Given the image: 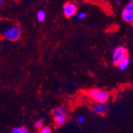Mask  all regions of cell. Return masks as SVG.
Wrapping results in <instances>:
<instances>
[{
	"instance_id": "obj_1",
	"label": "cell",
	"mask_w": 133,
	"mask_h": 133,
	"mask_svg": "<svg viewBox=\"0 0 133 133\" xmlns=\"http://www.w3.org/2000/svg\"><path fill=\"white\" fill-rule=\"evenodd\" d=\"M0 36L15 42L21 37V29L19 25L12 20L0 19Z\"/></svg>"
},
{
	"instance_id": "obj_2",
	"label": "cell",
	"mask_w": 133,
	"mask_h": 133,
	"mask_svg": "<svg viewBox=\"0 0 133 133\" xmlns=\"http://www.w3.org/2000/svg\"><path fill=\"white\" fill-rule=\"evenodd\" d=\"M88 95L96 103H104L109 101L110 94L104 90L99 89H91L88 91Z\"/></svg>"
},
{
	"instance_id": "obj_3",
	"label": "cell",
	"mask_w": 133,
	"mask_h": 133,
	"mask_svg": "<svg viewBox=\"0 0 133 133\" xmlns=\"http://www.w3.org/2000/svg\"><path fill=\"white\" fill-rule=\"evenodd\" d=\"M129 52L124 46L119 45L112 49L111 52V58L113 64L117 65L121 60L129 57Z\"/></svg>"
},
{
	"instance_id": "obj_4",
	"label": "cell",
	"mask_w": 133,
	"mask_h": 133,
	"mask_svg": "<svg viewBox=\"0 0 133 133\" xmlns=\"http://www.w3.org/2000/svg\"><path fill=\"white\" fill-rule=\"evenodd\" d=\"M77 7L75 3L72 2H67L63 5V12L65 16L67 18L72 17L75 15L77 13Z\"/></svg>"
},
{
	"instance_id": "obj_5",
	"label": "cell",
	"mask_w": 133,
	"mask_h": 133,
	"mask_svg": "<svg viewBox=\"0 0 133 133\" xmlns=\"http://www.w3.org/2000/svg\"><path fill=\"white\" fill-rule=\"evenodd\" d=\"M109 105L107 103H96L92 105V110L94 112L98 115H104L107 113Z\"/></svg>"
},
{
	"instance_id": "obj_6",
	"label": "cell",
	"mask_w": 133,
	"mask_h": 133,
	"mask_svg": "<svg viewBox=\"0 0 133 133\" xmlns=\"http://www.w3.org/2000/svg\"><path fill=\"white\" fill-rule=\"evenodd\" d=\"M63 115H67V110L65 107L57 106L52 110V115L53 117Z\"/></svg>"
},
{
	"instance_id": "obj_7",
	"label": "cell",
	"mask_w": 133,
	"mask_h": 133,
	"mask_svg": "<svg viewBox=\"0 0 133 133\" xmlns=\"http://www.w3.org/2000/svg\"><path fill=\"white\" fill-rule=\"evenodd\" d=\"M122 18L125 22L129 23H132L133 22V14L129 11L123 9L122 11Z\"/></svg>"
},
{
	"instance_id": "obj_8",
	"label": "cell",
	"mask_w": 133,
	"mask_h": 133,
	"mask_svg": "<svg viewBox=\"0 0 133 133\" xmlns=\"http://www.w3.org/2000/svg\"><path fill=\"white\" fill-rule=\"evenodd\" d=\"M54 123L57 127H60L65 124L67 121V115H59V116L53 117Z\"/></svg>"
},
{
	"instance_id": "obj_9",
	"label": "cell",
	"mask_w": 133,
	"mask_h": 133,
	"mask_svg": "<svg viewBox=\"0 0 133 133\" xmlns=\"http://www.w3.org/2000/svg\"><path fill=\"white\" fill-rule=\"evenodd\" d=\"M129 65H130V59L129 57H127L123 60H121L116 65V66H117L118 69L121 70V71H125L129 67Z\"/></svg>"
},
{
	"instance_id": "obj_10",
	"label": "cell",
	"mask_w": 133,
	"mask_h": 133,
	"mask_svg": "<svg viewBox=\"0 0 133 133\" xmlns=\"http://www.w3.org/2000/svg\"><path fill=\"white\" fill-rule=\"evenodd\" d=\"M46 16H47V15H46L45 11L43 10H39L36 14L37 19L40 23H42L45 20Z\"/></svg>"
},
{
	"instance_id": "obj_11",
	"label": "cell",
	"mask_w": 133,
	"mask_h": 133,
	"mask_svg": "<svg viewBox=\"0 0 133 133\" xmlns=\"http://www.w3.org/2000/svg\"><path fill=\"white\" fill-rule=\"evenodd\" d=\"M11 133H29V130L25 127H17L14 128Z\"/></svg>"
},
{
	"instance_id": "obj_12",
	"label": "cell",
	"mask_w": 133,
	"mask_h": 133,
	"mask_svg": "<svg viewBox=\"0 0 133 133\" xmlns=\"http://www.w3.org/2000/svg\"><path fill=\"white\" fill-rule=\"evenodd\" d=\"M44 125V121L43 120H38L37 121H36L34 124V127L37 129H41V128L43 127Z\"/></svg>"
},
{
	"instance_id": "obj_13",
	"label": "cell",
	"mask_w": 133,
	"mask_h": 133,
	"mask_svg": "<svg viewBox=\"0 0 133 133\" xmlns=\"http://www.w3.org/2000/svg\"><path fill=\"white\" fill-rule=\"evenodd\" d=\"M38 133H52V130L51 128L48 127H45L39 129Z\"/></svg>"
},
{
	"instance_id": "obj_14",
	"label": "cell",
	"mask_w": 133,
	"mask_h": 133,
	"mask_svg": "<svg viewBox=\"0 0 133 133\" xmlns=\"http://www.w3.org/2000/svg\"><path fill=\"white\" fill-rule=\"evenodd\" d=\"M124 9H126L127 11H129L130 12H132L133 14V3L129 2V3H127L124 6Z\"/></svg>"
},
{
	"instance_id": "obj_15",
	"label": "cell",
	"mask_w": 133,
	"mask_h": 133,
	"mask_svg": "<svg viewBox=\"0 0 133 133\" xmlns=\"http://www.w3.org/2000/svg\"><path fill=\"white\" fill-rule=\"evenodd\" d=\"M77 122L79 124H83L85 123V118L83 116H79L77 118Z\"/></svg>"
},
{
	"instance_id": "obj_16",
	"label": "cell",
	"mask_w": 133,
	"mask_h": 133,
	"mask_svg": "<svg viewBox=\"0 0 133 133\" xmlns=\"http://www.w3.org/2000/svg\"><path fill=\"white\" fill-rule=\"evenodd\" d=\"M86 15H87L86 13L80 12L78 14V15H77V18L79 19H83L85 18Z\"/></svg>"
},
{
	"instance_id": "obj_17",
	"label": "cell",
	"mask_w": 133,
	"mask_h": 133,
	"mask_svg": "<svg viewBox=\"0 0 133 133\" xmlns=\"http://www.w3.org/2000/svg\"><path fill=\"white\" fill-rule=\"evenodd\" d=\"M3 3H4V0H0V8L3 6Z\"/></svg>"
},
{
	"instance_id": "obj_18",
	"label": "cell",
	"mask_w": 133,
	"mask_h": 133,
	"mask_svg": "<svg viewBox=\"0 0 133 133\" xmlns=\"http://www.w3.org/2000/svg\"><path fill=\"white\" fill-rule=\"evenodd\" d=\"M117 4L118 5H120L121 4V3H122V0H117Z\"/></svg>"
},
{
	"instance_id": "obj_19",
	"label": "cell",
	"mask_w": 133,
	"mask_h": 133,
	"mask_svg": "<svg viewBox=\"0 0 133 133\" xmlns=\"http://www.w3.org/2000/svg\"><path fill=\"white\" fill-rule=\"evenodd\" d=\"M119 98H123V95H119Z\"/></svg>"
},
{
	"instance_id": "obj_20",
	"label": "cell",
	"mask_w": 133,
	"mask_h": 133,
	"mask_svg": "<svg viewBox=\"0 0 133 133\" xmlns=\"http://www.w3.org/2000/svg\"><path fill=\"white\" fill-rule=\"evenodd\" d=\"M129 2H130V3H133V0H129Z\"/></svg>"
},
{
	"instance_id": "obj_21",
	"label": "cell",
	"mask_w": 133,
	"mask_h": 133,
	"mask_svg": "<svg viewBox=\"0 0 133 133\" xmlns=\"http://www.w3.org/2000/svg\"><path fill=\"white\" fill-rule=\"evenodd\" d=\"M94 1H102V0H94Z\"/></svg>"
},
{
	"instance_id": "obj_22",
	"label": "cell",
	"mask_w": 133,
	"mask_h": 133,
	"mask_svg": "<svg viewBox=\"0 0 133 133\" xmlns=\"http://www.w3.org/2000/svg\"><path fill=\"white\" fill-rule=\"evenodd\" d=\"M132 25H133V22H132Z\"/></svg>"
}]
</instances>
